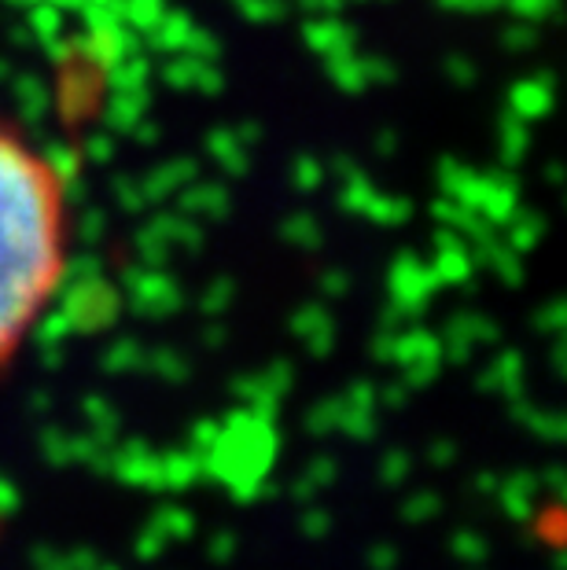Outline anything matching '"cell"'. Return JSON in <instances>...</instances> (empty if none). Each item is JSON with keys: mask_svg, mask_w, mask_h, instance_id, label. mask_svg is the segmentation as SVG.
Instances as JSON below:
<instances>
[{"mask_svg": "<svg viewBox=\"0 0 567 570\" xmlns=\"http://www.w3.org/2000/svg\"><path fill=\"white\" fill-rule=\"evenodd\" d=\"M70 262L63 174L16 126L0 122V372L19 357Z\"/></svg>", "mask_w": 567, "mask_h": 570, "instance_id": "1", "label": "cell"}]
</instances>
